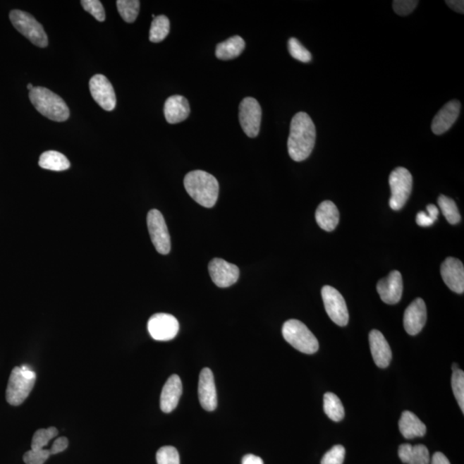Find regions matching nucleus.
Here are the masks:
<instances>
[{
    "mask_svg": "<svg viewBox=\"0 0 464 464\" xmlns=\"http://www.w3.org/2000/svg\"><path fill=\"white\" fill-rule=\"evenodd\" d=\"M316 127L308 114H296L291 123L290 135L287 141L288 153L296 162L308 159L316 143Z\"/></svg>",
    "mask_w": 464,
    "mask_h": 464,
    "instance_id": "nucleus-1",
    "label": "nucleus"
},
{
    "mask_svg": "<svg viewBox=\"0 0 464 464\" xmlns=\"http://www.w3.org/2000/svg\"><path fill=\"white\" fill-rule=\"evenodd\" d=\"M184 187L191 198L200 206L211 208L217 202L219 182L209 173L203 171L188 173L184 178Z\"/></svg>",
    "mask_w": 464,
    "mask_h": 464,
    "instance_id": "nucleus-2",
    "label": "nucleus"
},
{
    "mask_svg": "<svg viewBox=\"0 0 464 464\" xmlns=\"http://www.w3.org/2000/svg\"><path fill=\"white\" fill-rule=\"evenodd\" d=\"M31 104L42 116L54 121H66L70 116L69 109L60 96L44 87H34L30 92Z\"/></svg>",
    "mask_w": 464,
    "mask_h": 464,
    "instance_id": "nucleus-3",
    "label": "nucleus"
},
{
    "mask_svg": "<svg viewBox=\"0 0 464 464\" xmlns=\"http://www.w3.org/2000/svg\"><path fill=\"white\" fill-rule=\"evenodd\" d=\"M37 374L27 365L17 367L11 373L6 389V400L13 406H19L34 388Z\"/></svg>",
    "mask_w": 464,
    "mask_h": 464,
    "instance_id": "nucleus-4",
    "label": "nucleus"
},
{
    "mask_svg": "<svg viewBox=\"0 0 464 464\" xmlns=\"http://www.w3.org/2000/svg\"><path fill=\"white\" fill-rule=\"evenodd\" d=\"M282 335L285 340L298 351L313 355L319 348V343L312 334L302 322L296 319L286 321L283 325Z\"/></svg>",
    "mask_w": 464,
    "mask_h": 464,
    "instance_id": "nucleus-5",
    "label": "nucleus"
},
{
    "mask_svg": "<svg viewBox=\"0 0 464 464\" xmlns=\"http://www.w3.org/2000/svg\"><path fill=\"white\" fill-rule=\"evenodd\" d=\"M10 19L15 29L39 48L49 45L48 35L40 23L32 15L20 10L11 11Z\"/></svg>",
    "mask_w": 464,
    "mask_h": 464,
    "instance_id": "nucleus-6",
    "label": "nucleus"
},
{
    "mask_svg": "<svg viewBox=\"0 0 464 464\" xmlns=\"http://www.w3.org/2000/svg\"><path fill=\"white\" fill-rule=\"evenodd\" d=\"M389 183L391 190L389 207L393 210L399 211L406 204L411 195L413 188L411 173L403 167L396 168L389 176Z\"/></svg>",
    "mask_w": 464,
    "mask_h": 464,
    "instance_id": "nucleus-7",
    "label": "nucleus"
},
{
    "mask_svg": "<svg viewBox=\"0 0 464 464\" xmlns=\"http://www.w3.org/2000/svg\"><path fill=\"white\" fill-rule=\"evenodd\" d=\"M322 298L324 300L326 312L330 319L336 324L344 327L348 324L349 314L344 298L336 288L325 286L322 289Z\"/></svg>",
    "mask_w": 464,
    "mask_h": 464,
    "instance_id": "nucleus-8",
    "label": "nucleus"
},
{
    "mask_svg": "<svg viewBox=\"0 0 464 464\" xmlns=\"http://www.w3.org/2000/svg\"><path fill=\"white\" fill-rule=\"evenodd\" d=\"M147 226L152 242L157 252L167 255L171 251V237L164 216L159 210L152 209L147 214Z\"/></svg>",
    "mask_w": 464,
    "mask_h": 464,
    "instance_id": "nucleus-9",
    "label": "nucleus"
},
{
    "mask_svg": "<svg viewBox=\"0 0 464 464\" xmlns=\"http://www.w3.org/2000/svg\"><path fill=\"white\" fill-rule=\"evenodd\" d=\"M239 121L243 132L250 138L258 135L262 123V108L257 100L246 97L239 105Z\"/></svg>",
    "mask_w": 464,
    "mask_h": 464,
    "instance_id": "nucleus-10",
    "label": "nucleus"
},
{
    "mask_svg": "<svg viewBox=\"0 0 464 464\" xmlns=\"http://www.w3.org/2000/svg\"><path fill=\"white\" fill-rule=\"evenodd\" d=\"M148 331L153 339L168 341L174 339L179 332V322L174 316L166 313H157L149 319Z\"/></svg>",
    "mask_w": 464,
    "mask_h": 464,
    "instance_id": "nucleus-11",
    "label": "nucleus"
},
{
    "mask_svg": "<svg viewBox=\"0 0 464 464\" xmlns=\"http://www.w3.org/2000/svg\"><path fill=\"white\" fill-rule=\"evenodd\" d=\"M90 90L93 99L107 111L116 108V97L111 83L102 74H97L90 80Z\"/></svg>",
    "mask_w": 464,
    "mask_h": 464,
    "instance_id": "nucleus-12",
    "label": "nucleus"
},
{
    "mask_svg": "<svg viewBox=\"0 0 464 464\" xmlns=\"http://www.w3.org/2000/svg\"><path fill=\"white\" fill-rule=\"evenodd\" d=\"M212 281L221 288L234 285L238 281L239 269L221 258L212 260L208 266Z\"/></svg>",
    "mask_w": 464,
    "mask_h": 464,
    "instance_id": "nucleus-13",
    "label": "nucleus"
},
{
    "mask_svg": "<svg viewBox=\"0 0 464 464\" xmlns=\"http://www.w3.org/2000/svg\"><path fill=\"white\" fill-rule=\"evenodd\" d=\"M381 300L388 305H396L402 298L403 282L399 271H392L388 277L382 279L377 285Z\"/></svg>",
    "mask_w": 464,
    "mask_h": 464,
    "instance_id": "nucleus-14",
    "label": "nucleus"
},
{
    "mask_svg": "<svg viewBox=\"0 0 464 464\" xmlns=\"http://www.w3.org/2000/svg\"><path fill=\"white\" fill-rule=\"evenodd\" d=\"M427 319V306L422 298H416L405 310L404 329L408 335L416 336L422 331Z\"/></svg>",
    "mask_w": 464,
    "mask_h": 464,
    "instance_id": "nucleus-15",
    "label": "nucleus"
},
{
    "mask_svg": "<svg viewBox=\"0 0 464 464\" xmlns=\"http://www.w3.org/2000/svg\"><path fill=\"white\" fill-rule=\"evenodd\" d=\"M199 400L204 410L214 411L217 408L218 397L214 373L209 368L200 372L198 387Z\"/></svg>",
    "mask_w": 464,
    "mask_h": 464,
    "instance_id": "nucleus-16",
    "label": "nucleus"
},
{
    "mask_svg": "<svg viewBox=\"0 0 464 464\" xmlns=\"http://www.w3.org/2000/svg\"><path fill=\"white\" fill-rule=\"evenodd\" d=\"M441 276L446 285L453 292H464V267L460 260L448 257L441 265Z\"/></svg>",
    "mask_w": 464,
    "mask_h": 464,
    "instance_id": "nucleus-17",
    "label": "nucleus"
},
{
    "mask_svg": "<svg viewBox=\"0 0 464 464\" xmlns=\"http://www.w3.org/2000/svg\"><path fill=\"white\" fill-rule=\"evenodd\" d=\"M461 104L452 100L444 106L435 116L432 123V131L436 135H441L449 130L458 120Z\"/></svg>",
    "mask_w": 464,
    "mask_h": 464,
    "instance_id": "nucleus-18",
    "label": "nucleus"
},
{
    "mask_svg": "<svg viewBox=\"0 0 464 464\" xmlns=\"http://www.w3.org/2000/svg\"><path fill=\"white\" fill-rule=\"evenodd\" d=\"M370 348L377 367L386 368L392 359L391 348L383 334L379 330H372L369 335Z\"/></svg>",
    "mask_w": 464,
    "mask_h": 464,
    "instance_id": "nucleus-19",
    "label": "nucleus"
},
{
    "mask_svg": "<svg viewBox=\"0 0 464 464\" xmlns=\"http://www.w3.org/2000/svg\"><path fill=\"white\" fill-rule=\"evenodd\" d=\"M183 394V384L179 376L172 375L165 383L160 397L161 410L166 414L171 413L178 407L179 400Z\"/></svg>",
    "mask_w": 464,
    "mask_h": 464,
    "instance_id": "nucleus-20",
    "label": "nucleus"
},
{
    "mask_svg": "<svg viewBox=\"0 0 464 464\" xmlns=\"http://www.w3.org/2000/svg\"><path fill=\"white\" fill-rule=\"evenodd\" d=\"M190 114V104L183 96L169 97L164 104L165 119L171 124L182 123Z\"/></svg>",
    "mask_w": 464,
    "mask_h": 464,
    "instance_id": "nucleus-21",
    "label": "nucleus"
},
{
    "mask_svg": "<svg viewBox=\"0 0 464 464\" xmlns=\"http://www.w3.org/2000/svg\"><path fill=\"white\" fill-rule=\"evenodd\" d=\"M340 214L336 206L330 200H325L318 206L316 211L317 225L322 230L332 231L339 224Z\"/></svg>",
    "mask_w": 464,
    "mask_h": 464,
    "instance_id": "nucleus-22",
    "label": "nucleus"
},
{
    "mask_svg": "<svg viewBox=\"0 0 464 464\" xmlns=\"http://www.w3.org/2000/svg\"><path fill=\"white\" fill-rule=\"evenodd\" d=\"M399 429L405 439L423 437L427 427L422 420L410 411H404L399 420Z\"/></svg>",
    "mask_w": 464,
    "mask_h": 464,
    "instance_id": "nucleus-23",
    "label": "nucleus"
},
{
    "mask_svg": "<svg viewBox=\"0 0 464 464\" xmlns=\"http://www.w3.org/2000/svg\"><path fill=\"white\" fill-rule=\"evenodd\" d=\"M398 456L402 462L407 464H429V451L423 444L411 446L403 444L400 446Z\"/></svg>",
    "mask_w": 464,
    "mask_h": 464,
    "instance_id": "nucleus-24",
    "label": "nucleus"
},
{
    "mask_svg": "<svg viewBox=\"0 0 464 464\" xmlns=\"http://www.w3.org/2000/svg\"><path fill=\"white\" fill-rule=\"evenodd\" d=\"M245 49V42L238 35H235L228 40L219 43L216 47V56L219 60L230 61L239 56Z\"/></svg>",
    "mask_w": 464,
    "mask_h": 464,
    "instance_id": "nucleus-25",
    "label": "nucleus"
},
{
    "mask_svg": "<svg viewBox=\"0 0 464 464\" xmlns=\"http://www.w3.org/2000/svg\"><path fill=\"white\" fill-rule=\"evenodd\" d=\"M39 165L45 170L54 171L68 170L71 166L68 157L55 151L43 152L39 159Z\"/></svg>",
    "mask_w": 464,
    "mask_h": 464,
    "instance_id": "nucleus-26",
    "label": "nucleus"
},
{
    "mask_svg": "<svg viewBox=\"0 0 464 464\" xmlns=\"http://www.w3.org/2000/svg\"><path fill=\"white\" fill-rule=\"evenodd\" d=\"M324 408L325 414L334 422H341L345 416V410L341 401L334 393H326L324 397Z\"/></svg>",
    "mask_w": 464,
    "mask_h": 464,
    "instance_id": "nucleus-27",
    "label": "nucleus"
},
{
    "mask_svg": "<svg viewBox=\"0 0 464 464\" xmlns=\"http://www.w3.org/2000/svg\"><path fill=\"white\" fill-rule=\"evenodd\" d=\"M171 23L166 16H157L153 18L149 39L152 42H160L170 33Z\"/></svg>",
    "mask_w": 464,
    "mask_h": 464,
    "instance_id": "nucleus-28",
    "label": "nucleus"
},
{
    "mask_svg": "<svg viewBox=\"0 0 464 464\" xmlns=\"http://www.w3.org/2000/svg\"><path fill=\"white\" fill-rule=\"evenodd\" d=\"M438 204L444 218L451 225H456V224L459 223L461 220V215H460L457 204L455 203L453 200L441 195L438 199Z\"/></svg>",
    "mask_w": 464,
    "mask_h": 464,
    "instance_id": "nucleus-29",
    "label": "nucleus"
},
{
    "mask_svg": "<svg viewBox=\"0 0 464 464\" xmlns=\"http://www.w3.org/2000/svg\"><path fill=\"white\" fill-rule=\"evenodd\" d=\"M117 9L125 22H135L140 13V2L138 0H118Z\"/></svg>",
    "mask_w": 464,
    "mask_h": 464,
    "instance_id": "nucleus-30",
    "label": "nucleus"
},
{
    "mask_svg": "<svg viewBox=\"0 0 464 464\" xmlns=\"http://www.w3.org/2000/svg\"><path fill=\"white\" fill-rule=\"evenodd\" d=\"M59 432L56 427H51L47 429H39L35 432L31 443V449L41 450L45 449V446H48L51 439L56 437Z\"/></svg>",
    "mask_w": 464,
    "mask_h": 464,
    "instance_id": "nucleus-31",
    "label": "nucleus"
},
{
    "mask_svg": "<svg viewBox=\"0 0 464 464\" xmlns=\"http://www.w3.org/2000/svg\"><path fill=\"white\" fill-rule=\"evenodd\" d=\"M451 387L461 410L464 411V372L462 370L453 371L451 377Z\"/></svg>",
    "mask_w": 464,
    "mask_h": 464,
    "instance_id": "nucleus-32",
    "label": "nucleus"
},
{
    "mask_svg": "<svg viewBox=\"0 0 464 464\" xmlns=\"http://www.w3.org/2000/svg\"><path fill=\"white\" fill-rule=\"evenodd\" d=\"M288 49L290 54L298 61L304 63H308L312 61V54L296 38L290 39L288 41Z\"/></svg>",
    "mask_w": 464,
    "mask_h": 464,
    "instance_id": "nucleus-33",
    "label": "nucleus"
},
{
    "mask_svg": "<svg viewBox=\"0 0 464 464\" xmlns=\"http://www.w3.org/2000/svg\"><path fill=\"white\" fill-rule=\"evenodd\" d=\"M157 464H180L178 450L173 446L160 448L156 455Z\"/></svg>",
    "mask_w": 464,
    "mask_h": 464,
    "instance_id": "nucleus-34",
    "label": "nucleus"
},
{
    "mask_svg": "<svg viewBox=\"0 0 464 464\" xmlns=\"http://www.w3.org/2000/svg\"><path fill=\"white\" fill-rule=\"evenodd\" d=\"M428 214L425 212H420L416 215L417 225L422 227H428L434 225L436 220L438 219L439 209L435 205H428L427 207Z\"/></svg>",
    "mask_w": 464,
    "mask_h": 464,
    "instance_id": "nucleus-35",
    "label": "nucleus"
},
{
    "mask_svg": "<svg viewBox=\"0 0 464 464\" xmlns=\"http://www.w3.org/2000/svg\"><path fill=\"white\" fill-rule=\"evenodd\" d=\"M81 5L90 15H92L97 21L104 22L106 18L103 5L98 0H82Z\"/></svg>",
    "mask_w": 464,
    "mask_h": 464,
    "instance_id": "nucleus-36",
    "label": "nucleus"
},
{
    "mask_svg": "<svg viewBox=\"0 0 464 464\" xmlns=\"http://www.w3.org/2000/svg\"><path fill=\"white\" fill-rule=\"evenodd\" d=\"M345 453V448L338 444L324 456L321 464H343Z\"/></svg>",
    "mask_w": 464,
    "mask_h": 464,
    "instance_id": "nucleus-37",
    "label": "nucleus"
},
{
    "mask_svg": "<svg viewBox=\"0 0 464 464\" xmlns=\"http://www.w3.org/2000/svg\"><path fill=\"white\" fill-rule=\"evenodd\" d=\"M50 456L51 453L49 450L31 449L23 455V461H25L26 464H44Z\"/></svg>",
    "mask_w": 464,
    "mask_h": 464,
    "instance_id": "nucleus-38",
    "label": "nucleus"
},
{
    "mask_svg": "<svg viewBox=\"0 0 464 464\" xmlns=\"http://www.w3.org/2000/svg\"><path fill=\"white\" fill-rule=\"evenodd\" d=\"M419 1L416 0H395L393 1V9L400 16H407L414 11Z\"/></svg>",
    "mask_w": 464,
    "mask_h": 464,
    "instance_id": "nucleus-39",
    "label": "nucleus"
},
{
    "mask_svg": "<svg viewBox=\"0 0 464 464\" xmlns=\"http://www.w3.org/2000/svg\"><path fill=\"white\" fill-rule=\"evenodd\" d=\"M68 439L66 437H61L55 440L52 447H51V455L61 453V452L66 451L68 447Z\"/></svg>",
    "mask_w": 464,
    "mask_h": 464,
    "instance_id": "nucleus-40",
    "label": "nucleus"
},
{
    "mask_svg": "<svg viewBox=\"0 0 464 464\" xmlns=\"http://www.w3.org/2000/svg\"><path fill=\"white\" fill-rule=\"evenodd\" d=\"M447 6L458 13H464V1L463 0H448Z\"/></svg>",
    "mask_w": 464,
    "mask_h": 464,
    "instance_id": "nucleus-41",
    "label": "nucleus"
},
{
    "mask_svg": "<svg viewBox=\"0 0 464 464\" xmlns=\"http://www.w3.org/2000/svg\"><path fill=\"white\" fill-rule=\"evenodd\" d=\"M242 464H263L262 459L253 454H248L243 457Z\"/></svg>",
    "mask_w": 464,
    "mask_h": 464,
    "instance_id": "nucleus-42",
    "label": "nucleus"
},
{
    "mask_svg": "<svg viewBox=\"0 0 464 464\" xmlns=\"http://www.w3.org/2000/svg\"><path fill=\"white\" fill-rule=\"evenodd\" d=\"M432 464H451L449 460L441 452H436L432 457Z\"/></svg>",
    "mask_w": 464,
    "mask_h": 464,
    "instance_id": "nucleus-43",
    "label": "nucleus"
},
{
    "mask_svg": "<svg viewBox=\"0 0 464 464\" xmlns=\"http://www.w3.org/2000/svg\"><path fill=\"white\" fill-rule=\"evenodd\" d=\"M458 364H453L452 365V371H457L458 370Z\"/></svg>",
    "mask_w": 464,
    "mask_h": 464,
    "instance_id": "nucleus-44",
    "label": "nucleus"
},
{
    "mask_svg": "<svg viewBox=\"0 0 464 464\" xmlns=\"http://www.w3.org/2000/svg\"><path fill=\"white\" fill-rule=\"evenodd\" d=\"M27 88L29 89L30 90H33L34 86H33L32 84H29V85H28Z\"/></svg>",
    "mask_w": 464,
    "mask_h": 464,
    "instance_id": "nucleus-45",
    "label": "nucleus"
}]
</instances>
